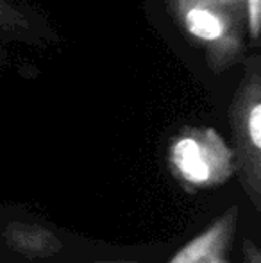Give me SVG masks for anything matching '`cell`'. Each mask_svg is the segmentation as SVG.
I'll list each match as a JSON object with an SVG mask.
<instances>
[{"label":"cell","instance_id":"1","mask_svg":"<svg viewBox=\"0 0 261 263\" xmlns=\"http://www.w3.org/2000/svg\"><path fill=\"white\" fill-rule=\"evenodd\" d=\"M172 159L181 176L192 183H206L209 179V165L206 161V151L193 138H181L174 145Z\"/></svg>","mask_w":261,"mask_h":263},{"label":"cell","instance_id":"2","mask_svg":"<svg viewBox=\"0 0 261 263\" xmlns=\"http://www.w3.org/2000/svg\"><path fill=\"white\" fill-rule=\"evenodd\" d=\"M186 25L190 32L200 40H218L222 36V22L215 13L204 9V7H193L186 13Z\"/></svg>","mask_w":261,"mask_h":263},{"label":"cell","instance_id":"3","mask_svg":"<svg viewBox=\"0 0 261 263\" xmlns=\"http://www.w3.org/2000/svg\"><path fill=\"white\" fill-rule=\"evenodd\" d=\"M213 242H215V236H213V231H211L206 236H202L200 240L193 242L192 246L186 247V249L177 256V260H174V263H197L200 258H204L206 254H208V251Z\"/></svg>","mask_w":261,"mask_h":263},{"label":"cell","instance_id":"4","mask_svg":"<svg viewBox=\"0 0 261 263\" xmlns=\"http://www.w3.org/2000/svg\"><path fill=\"white\" fill-rule=\"evenodd\" d=\"M247 127H249V135H251V142L256 149L261 147V106L254 104L249 113V120H247Z\"/></svg>","mask_w":261,"mask_h":263},{"label":"cell","instance_id":"5","mask_svg":"<svg viewBox=\"0 0 261 263\" xmlns=\"http://www.w3.org/2000/svg\"><path fill=\"white\" fill-rule=\"evenodd\" d=\"M247 7H249V22H251V32H252V36H258L261 2L259 0H247Z\"/></svg>","mask_w":261,"mask_h":263}]
</instances>
